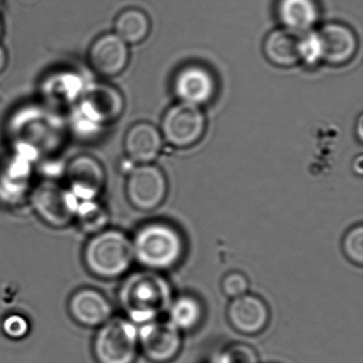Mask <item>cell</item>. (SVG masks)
Wrapping results in <instances>:
<instances>
[{
	"instance_id": "19",
	"label": "cell",
	"mask_w": 363,
	"mask_h": 363,
	"mask_svg": "<svg viewBox=\"0 0 363 363\" xmlns=\"http://www.w3.org/2000/svg\"><path fill=\"white\" fill-rule=\"evenodd\" d=\"M263 52L275 67H294L301 62V35L286 29H276L265 38Z\"/></svg>"
},
{
	"instance_id": "8",
	"label": "cell",
	"mask_w": 363,
	"mask_h": 363,
	"mask_svg": "<svg viewBox=\"0 0 363 363\" xmlns=\"http://www.w3.org/2000/svg\"><path fill=\"white\" fill-rule=\"evenodd\" d=\"M125 109L122 93L106 84H93L84 91L79 111L86 126L103 127L116 122Z\"/></svg>"
},
{
	"instance_id": "4",
	"label": "cell",
	"mask_w": 363,
	"mask_h": 363,
	"mask_svg": "<svg viewBox=\"0 0 363 363\" xmlns=\"http://www.w3.org/2000/svg\"><path fill=\"white\" fill-rule=\"evenodd\" d=\"M139 350L137 326L120 316L101 325L93 342L97 363H135Z\"/></svg>"
},
{
	"instance_id": "17",
	"label": "cell",
	"mask_w": 363,
	"mask_h": 363,
	"mask_svg": "<svg viewBox=\"0 0 363 363\" xmlns=\"http://www.w3.org/2000/svg\"><path fill=\"white\" fill-rule=\"evenodd\" d=\"M163 138L160 131L150 123L133 125L124 139L127 156L138 164H148L156 160L162 150Z\"/></svg>"
},
{
	"instance_id": "10",
	"label": "cell",
	"mask_w": 363,
	"mask_h": 363,
	"mask_svg": "<svg viewBox=\"0 0 363 363\" xmlns=\"http://www.w3.org/2000/svg\"><path fill=\"white\" fill-rule=\"evenodd\" d=\"M67 186L79 201H96L106 186L105 169L94 157L80 155L67 163Z\"/></svg>"
},
{
	"instance_id": "27",
	"label": "cell",
	"mask_w": 363,
	"mask_h": 363,
	"mask_svg": "<svg viewBox=\"0 0 363 363\" xmlns=\"http://www.w3.org/2000/svg\"><path fill=\"white\" fill-rule=\"evenodd\" d=\"M28 320L20 314H12L4 320L3 330L7 337L14 340L23 339L29 333Z\"/></svg>"
},
{
	"instance_id": "11",
	"label": "cell",
	"mask_w": 363,
	"mask_h": 363,
	"mask_svg": "<svg viewBox=\"0 0 363 363\" xmlns=\"http://www.w3.org/2000/svg\"><path fill=\"white\" fill-rule=\"evenodd\" d=\"M173 91L180 103L201 108L214 99L218 91V82L207 67L189 65L176 73Z\"/></svg>"
},
{
	"instance_id": "5",
	"label": "cell",
	"mask_w": 363,
	"mask_h": 363,
	"mask_svg": "<svg viewBox=\"0 0 363 363\" xmlns=\"http://www.w3.org/2000/svg\"><path fill=\"white\" fill-rule=\"evenodd\" d=\"M29 195L35 213L50 226L63 228L75 220L79 201L67 186L44 180Z\"/></svg>"
},
{
	"instance_id": "24",
	"label": "cell",
	"mask_w": 363,
	"mask_h": 363,
	"mask_svg": "<svg viewBox=\"0 0 363 363\" xmlns=\"http://www.w3.org/2000/svg\"><path fill=\"white\" fill-rule=\"evenodd\" d=\"M216 363H258V354L248 344L235 343L220 352Z\"/></svg>"
},
{
	"instance_id": "18",
	"label": "cell",
	"mask_w": 363,
	"mask_h": 363,
	"mask_svg": "<svg viewBox=\"0 0 363 363\" xmlns=\"http://www.w3.org/2000/svg\"><path fill=\"white\" fill-rule=\"evenodd\" d=\"M276 14L282 28L303 35L318 24L320 9L316 0H278Z\"/></svg>"
},
{
	"instance_id": "28",
	"label": "cell",
	"mask_w": 363,
	"mask_h": 363,
	"mask_svg": "<svg viewBox=\"0 0 363 363\" xmlns=\"http://www.w3.org/2000/svg\"><path fill=\"white\" fill-rule=\"evenodd\" d=\"M8 65V55L6 52L5 48L3 45H0V74L5 71L6 67Z\"/></svg>"
},
{
	"instance_id": "25",
	"label": "cell",
	"mask_w": 363,
	"mask_h": 363,
	"mask_svg": "<svg viewBox=\"0 0 363 363\" xmlns=\"http://www.w3.org/2000/svg\"><path fill=\"white\" fill-rule=\"evenodd\" d=\"M301 61L310 67L322 61V50L316 31L301 35Z\"/></svg>"
},
{
	"instance_id": "14",
	"label": "cell",
	"mask_w": 363,
	"mask_h": 363,
	"mask_svg": "<svg viewBox=\"0 0 363 363\" xmlns=\"http://www.w3.org/2000/svg\"><path fill=\"white\" fill-rule=\"evenodd\" d=\"M269 306L257 295L246 294L233 298L227 308V320L235 330L242 335H255L262 333L269 325Z\"/></svg>"
},
{
	"instance_id": "6",
	"label": "cell",
	"mask_w": 363,
	"mask_h": 363,
	"mask_svg": "<svg viewBox=\"0 0 363 363\" xmlns=\"http://www.w3.org/2000/svg\"><path fill=\"white\" fill-rule=\"evenodd\" d=\"M206 125L207 121L201 108L179 103L165 112L160 133L174 147L188 148L201 141Z\"/></svg>"
},
{
	"instance_id": "7",
	"label": "cell",
	"mask_w": 363,
	"mask_h": 363,
	"mask_svg": "<svg viewBox=\"0 0 363 363\" xmlns=\"http://www.w3.org/2000/svg\"><path fill=\"white\" fill-rule=\"evenodd\" d=\"M169 191L165 174L157 165L139 164L133 167L126 182L127 199L135 209L152 211L162 205Z\"/></svg>"
},
{
	"instance_id": "12",
	"label": "cell",
	"mask_w": 363,
	"mask_h": 363,
	"mask_svg": "<svg viewBox=\"0 0 363 363\" xmlns=\"http://www.w3.org/2000/svg\"><path fill=\"white\" fill-rule=\"evenodd\" d=\"M33 161L13 150L0 162V201L6 206L22 203L30 194Z\"/></svg>"
},
{
	"instance_id": "30",
	"label": "cell",
	"mask_w": 363,
	"mask_h": 363,
	"mask_svg": "<svg viewBox=\"0 0 363 363\" xmlns=\"http://www.w3.org/2000/svg\"><path fill=\"white\" fill-rule=\"evenodd\" d=\"M363 125H362V116L359 118L358 122H357V130H358V138L360 141H362L363 139Z\"/></svg>"
},
{
	"instance_id": "15",
	"label": "cell",
	"mask_w": 363,
	"mask_h": 363,
	"mask_svg": "<svg viewBox=\"0 0 363 363\" xmlns=\"http://www.w3.org/2000/svg\"><path fill=\"white\" fill-rule=\"evenodd\" d=\"M322 61L335 67L350 62L358 50V39L352 28L341 23H328L316 31Z\"/></svg>"
},
{
	"instance_id": "2",
	"label": "cell",
	"mask_w": 363,
	"mask_h": 363,
	"mask_svg": "<svg viewBox=\"0 0 363 363\" xmlns=\"http://www.w3.org/2000/svg\"><path fill=\"white\" fill-rule=\"evenodd\" d=\"M131 242L135 260L150 271L173 269L186 254V240L182 231L163 220L142 225Z\"/></svg>"
},
{
	"instance_id": "20",
	"label": "cell",
	"mask_w": 363,
	"mask_h": 363,
	"mask_svg": "<svg viewBox=\"0 0 363 363\" xmlns=\"http://www.w3.org/2000/svg\"><path fill=\"white\" fill-rule=\"evenodd\" d=\"M150 20L147 14L138 8L123 10L114 22V33L127 45L142 43L150 33Z\"/></svg>"
},
{
	"instance_id": "31",
	"label": "cell",
	"mask_w": 363,
	"mask_h": 363,
	"mask_svg": "<svg viewBox=\"0 0 363 363\" xmlns=\"http://www.w3.org/2000/svg\"><path fill=\"white\" fill-rule=\"evenodd\" d=\"M4 31V25H3V18H1V16H0V38L3 35Z\"/></svg>"
},
{
	"instance_id": "29",
	"label": "cell",
	"mask_w": 363,
	"mask_h": 363,
	"mask_svg": "<svg viewBox=\"0 0 363 363\" xmlns=\"http://www.w3.org/2000/svg\"><path fill=\"white\" fill-rule=\"evenodd\" d=\"M352 169H354V173L358 176H362L363 174V158L361 155H359L356 159H354V164H352Z\"/></svg>"
},
{
	"instance_id": "21",
	"label": "cell",
	"mask_w": 363,
	"mask_h": 363,
	"mask_svg": "<svg viewBox=\"0 0 363 363\" xmlns=\"http://www.w3.org/2000/svg\"><path fill=\"white\" fill-rule=\"evenodd\" d=\"M169 322L179 331H191L201 325L203 306L201 299L192 294H182L172 301L169 309Z\"/></svg>"
},
{
	"instance_id": "13",
	"label": "cell",
	"mask_w": 363,
	"mask_h": 363,
	"mask_svg": "<svg viewBox=\"0 0 363 363\" xmlns=\"http://www.w3.org/2000/svg\"><path fill=\"white\" fill-rule=\"evenodd\" d=\"M129 48L116 33H105L93 41L89 48L88 61L91 69L112 78L122 74L129 63Z\"/></svg>"
},
{
	"instance_id": "3",
	"label": "cell",
	"mask_w": 363,
	"mask_h": 363,
	"mask_svg": "<svg viewBox=\"0 0 363 363\" xmlns=\"http://www.w3.org/2000/svg\"><path fill=\"white\" fill-rule=\"evenodd\" d=\"M84 261L89 272L101 279L122 277L135 261L133 242L123 231L104 229L89 240Z\"/></svg>"
},
{
	"instance_id": "9",
	"label": "cell",
	"mask_w": 363,
	"mask_h": 363,
	"mask_svg": "<svg viewBox=\"0 0 363 363\" xmlns=\"http://www.w3.org/2000/svg\"><path fill=\"white\" fill-rule=\"evenodd\" d=\"M139 348L154 363H167L178 356L182 346V331L173 324L150 320L138 329Z\"/></svg>"
},
{
	"instance_id": "16",
	"label": "cell",
	"mask_w": 363,
	"mask_h": 363,
	"mask_svg": "<svg viewBox=\"0 0 363 363\" xmlns=\"http://www.w3.org/2000/svg\"><path fill=\"white\" fill-rule=\"evenodd\" d=\"M69 311L72 318L82 326L101 327L112 318L113 307L101 291L84 288L72 295Z\"/></svg>"
},
{
	"instance_id": "26",
	"label": "cell",
	"mask_w": 363,
	"mask_h": 363,
	"mask_svg": "<svg viewBox=\"0 0 363 363\" xmlns=\"http://www.w3.org/2000/svg\"><path fill=\"white\" fill-rule=\"evenodd\" d=\"M250 289V280L242 272L235 271L226 274L222 280V291L226 296L237 298L246 294Z\"/></svg>"
},
{
	"instance_id": "23",
	"label": "cell",
	"mask_w": 363,
	"mask_h": 363,
	"mask_svg": "<svg viewBox=\"0 0 363 363\" xmlns=\"http://www.w3.org/2000/svg\"><path fill=\"white\" fill-rule=\"evenodd\" d=\"M344 255L346 258L356 265L363 263V226L362 224L352 227L345 233L342 242Z\"/></svg>"
},
{
	"instance_id": "22",
	"label": "cell",
	"mask_w": 363,
	"mask_h": 363,
	"mask_svg": "<svg viewBox=\"0 0 363 363\" xmlns=\"http://www.w3.org/2000/svg\"><path fill=\"white\" fill-rule=\"evenodd\" d=\"M108 220V212L97 201H79L75 220L82 230L94 235L106 229Z\"/></svg>"
},
{
	"instance_id": "1",
	"label": "cell",
	"mask_w": 363,
	"mask_h": 363,
	"mask_svg": "<svg viewBox=\"0 0 363 363\" xmlns=\"http://www.w3.org/2000/svg\"><path fill=\"white\" fill-rule=\"evenodd\" d=\"M173 301L169 280L159 272L143 271L131 274L118 291V301L128 320L145 324L167 311Z\"/></svg>"
}]
</instances>
